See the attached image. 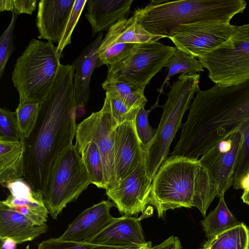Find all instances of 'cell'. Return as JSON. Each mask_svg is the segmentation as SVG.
Listing matches in <instances>:
<instances>
[{
    "instance_id": "5bb4252c",
    "label": "cell",
    "mask_w": 249,
    "mask_h": 249,
    "mask_svg": "<svg viewBox=\"0 0 249 249\" xmlns=\"http://www.w3.org/2000/svg\"><path fill=\"white\" fill-rule=\"evenodd\" d=\"M135 120L125 121L115 129L116 186L133 170L139 162L145 160V151L137 135Z\"/></svg>"
},
{
    "instance_id": "f546056e",
    "label": "cell",
    "mask_w": 249,
    "mask_h": 249,
    "mask_svg": "<svg viewBox=\"0 0 249 249\" xmlns=\"http://www.w3.org/2000/svg\"><path fill=\"white\" fill-rule=\"evenodd\" d=\"M39 104L25 102L19 104L16 111L21 134L28 138L36 124L39 110Z\"/></svg>"
},
{
    "instance_id": "d4e9b609",
    "label": "cell",
    "mask_w": 249,
    "mask_h": 249,
    "mask_svg": "<svg viewBox=\"0 0 249 249\" xmlns=\"http://www.w3.org/2000/svg\"><path fill=\"white\" fill-rule=\"evenodd\" d=\"M199 249H249V229L241 222L208 240Z\"/></svg>"
},
{
    "instance_id": "ac0fdd59",
    "label": "cell",
    "mask_w": 249,
    "mask_h": 249,
    "mask_svg": "<svg viewBox=\"0 0 249 249\" xmlns=\"http://www.w3.org/2000/svg\"><path fill=\"white\" fill-rule=\"evenodd\" d=\"M103 39V32L89 43L72 62L74 71L73 85L78 107H85L90 95V83L92 73L100 64L97 51Z\"/></svg>"
},
{
    "instance_id": "d6a6232c",
    "label": "cell",
    "mask_w": 249,
    "mask_h": 249,
    "mask_svg": "<svg viewBox=\"0 0 249 249\" xmlns=\"http://www.w3.org/2000/svg\"><path fill=\"white\" fill-rule=\"evenodd\" d=\"M19 15L12 12V18L6 29L0 38V78L2 77L6 65L15 48L14 47V30Z\"/></svg>"
},
{
    "instance_id": "8992f818",
    "label": "cell",
    "mask_w": 249,
    "mask_h": 249,
    "mask_svg": "<svg viewBox=\"0 0 249 249\" xmlns=\"http://www.w3.org/2000/svg\"><path fill=\"white\" fill-rule=\"evenodd\" d=\"M200 166L199 159L182 156L171 155L162 163L152 180L149 200L159 217L169 210L193 207Z\"/></svg>"
},
{
    "instance_id": "3957f363",
    "label": "cell",
    "mask_w": 249,
    "mask_h": 249,
    "mask_svg": "<svg viewBox=\"0 0 249 249\" xmlns=\"http://www.w3.org/2000/svg\"><path fill=\"white\" fill-rule=\"evenodd\" d=\"M247 6L244 0H152L133 12L138 23L149 33L170 38L183 25L205 22L230 23Z\"/></svg>"
},
{
    "instance_id": "b9f144b4",
    "label": "cell",
    "mask_w": 249,
    "mask_h": 249,
    "mask_svg": "<svg viewBox=\"0 0 249 249\" xmlns=\"http://www.w3.org/2000/svg\"><path fill=\"white\" fill-rule=\"evenodd\" d=\"M152 243L151 242H146L145 244L140 246L137 249H152Z\"/></svg>"
},
{
    "instance_id": "ffe728a7",
    "label": "cell",
    "mask_w": 249,
    "mask_h": 249,
    "mask_svg": "<svg viewBox=\"0 0 249 249\" xmlns=\"http://www.w3.org/2000/svg\"><path fill=\"white\" fill-rule=\"evenodd\" d=\"M133 0H88L85 18L91 25L92 36L109 28L119 20L126 18Z\"/></svg>"
},
{
    "instance_id": "484cf974",
    "label": "cell",
    "mask_w": 249,
    "mask_h": 249,
    "mask_svg": "<svg viewBox=\"0 0 249 249\" xmlns=\"http://www.w3.org/2000/svg\"><path fill=\"white\" fill-rule=\"evenodd\" d=\"M102 87L107 92L120 99L131 109L145 107L147 103L144 95V89L133 84L118 81H104Z\"/></svg>"
},
{
    "instance_id": "52a82bcc",
    "label": "cell",
    "mask_w": 249,
    "mask_h": 249,
    "mask_svg": "<svg viewBox=\"0 0 249 249\" xmlns=\"http://www.w3.org/2000/svg\"><path fill=\"white\" fill-rule=\"evenodd\" d=\"M197 58L216 85L234 86L249 81V23L235 25L229 39Z\"/></svg>"
},
{
    "instance_id": "9c48e42d",
    "label": "cell",
    "mask_w": 249,
    "mask_h": 249,
    "mask_svg": "<svg viewBox=\"0 0 249 249\" xmlns=\"http://www.w3.org/2000/svg\"><path fill=\"white\" fill-rule=\"evenodd\" d=\"M177 49L158 41L136 44L123 58L108 67L105 81L130 83L144 89Z\"/></svg>"
},
{
    "instance_id": "2e32d148",
    "label": "cell",
    "mask_w": 249,
    "mask_h": 249,
    "mask_svg": "<svg viewBox=\"0 0 249 249\" xmlns=\"http://www.w3.org/2000/svg\"><path fill=\"white\" fill-rule=\"evenodd\" d=\"M75 0H41L38 4L36 25L38 38L52 43L61 39Z\"/></svg>"
},
{
    "instance_id": "7402d4cb",
    "label": "cell",
    "mask_w": 249,
    "mask_h": 249,
    "mask_svg": "<svg viewBox=\"0 0 249 249\" xmlns=\"http://www.w3.org/2000/svg\"><path fill=\"white\" fill-rule=\"evenodd\" d=\"M162 38L147 32L133 15L129 18H122L112 25L102 39L99 47L118 43L141 44L157 42Z\"/></svg>"
},
{
    "instance_id": "44dd1931",
    "label": "cell",
    "mask_w": 249,
    "mask_h": 249,
    "mask_svg": "<svg viewBox=\"0 0 249 249\" xmlns=\"http://www.w3.org/2000/svg\"><path fill=\"white\" fill-rule=\"evenodd\" d=\"M24 140L17 141L0 138V182L7 184L24 178Z\"/></svg>"
},
{
    "instance_id": "4316f807",
    "label": "cell",
    "mask_w": 249,
    "mask_h": 249,
    "mask_svg": "<svg viewBox=\"0 0 249 249\" xmlns=\"http://www.w3.org/2000/svg\"><path fill=\"white\" fill-rule=\"evenodd\" d=\"M75 146L86 166L92 184L106 190L102 159L96 143L90 141Z\"/></svg>"
},
{
    "instance_id": "603a6c76",
    "label": "cell",
    "mask_w": 249,
    "mask_h": 249,
    "mask_svg": "<svg viewBox=\"0 0 249 249\" xmlns=\"http://www.w3.org/2000/svg\"><path fill=\"white\" fill-rule=\"evenodd\" d=\"M4 187L8 189L11 195L0 202L11 208L25 206L47 222L49 212L41 192L34 190L22 179L9 183Z\"/></svg>"
},
{
    "instance_id": "f1b7e54d",
    "label": "cell",
    "mask_w": 249,
    "mask_h": 249,
    "mask_svg": "<svg viewBox=\"0 0 249 249\" xmlns=\"http://www.w3.org/2000/svg\"><path fill=\"white\" fill-rule=\"evenodd\" d=\"M140 247L137 245L107 246L52 238L39 243L37 249H137Z\"/></svg>"
},
{
    "instance_id": "836d02e7",
    "label": "cell",
    "mask_w": 249,
    "mask_h": 249,
    "mask_svg": "<svg viewBox=\"0 0 249 249\" xmlns=\"http://www.w3.org/2000/svg\"><path fill=\"white\" fill-rule=\"evenodd\" d=\"M136 44L118 43L105 47H99L98 58L100 66L109 67L121 60L133 48Z\"/></svg>"
},
{
    "instance_id": "277c9868",
    "label": "cell",
    "mask_w": 249,
    "mask_h": 249,
    "mask_svg": "<svg viewBox=\"0 0 249 249\" xmlns=\"http://www.w3.org/2000/svg\"><path fill=\"white\" fill-rule=\"evenodd\" d=\"M53 43L32 39L14 65L12 80L19 104H41L50 93L61 64Z\"/></svg>"
},
{
    "instance_id": "8fae6325",
    "label": "cell",
    "mask_w": 249,
    "mask_h": 249,
    "mask_svg": "<svg viewBox=\"0 0 249 249\" xmlns=\"http://www.w3.org/2000/svg\"><path fill=\"white\" fill-rule=\"evenodd\" d=\"M245 133L237 130L203 155L200 164L217 189L218 196H224L233 185V174L244 142Z\"/></svg>"
},
{
    "instance_id": "e575fe53",
    "label": "cell",
    "mask_w": 249,
    "mask_h": 249,
    "mask_svg": "<svg viewBox=\"0 0 249 249\" xmlns=\"http://www.w3.org/2000/svg\"><path fill=\"white\" fill-rule=\"evenodd\" d=\"M106 96L109 101L112 123L115 128L125 121L135 119L138 109H130L120 99L108 92L106 91Z\"/></svg>"
},
{
    "instance_id": "5b68a950",
    "label": "cell",
    "mask_w": 249,
    "mask_h": 249,
    "mask_svg": "<svg viewBox=\"0 0 249 249\" xmlns=\"http://www.w3.org/2000/svg\"><path fill=\"white\" fill-rule=\"evenodd\" d=\"M199 74L182 73L174 82L167 93L155 136L145 153V171L151 180L167 159L170 144L181 126L183 116L190 107L194 94L199 90Z\"/></svg>"
},
{
    "instance_id": "83f0119b",
    "label": "cell",
    "mask_w": 249,
    "mask_h": 249,
    "mask_svg": "<svg viewBox=\"0 0 249 249\" xmlns=\"http://www.w3.org/2000/svg\"><path fill=\"white\" fill-rule=\"evenodd\" d=\"M165 67L168 70V73L160 88L158 89L160 94L163 93V87L169 84L170 79L175 75L179 73L195 74L197 72L204 71L198 60L178 49L168 59Z\"/></svg>"
},
{
    "instance_id": "ab89813d",
    "label": "cell",
    "mask_w": 249,
    "mask_h": 249,
    "mask_svg": "<svg viewBox=\"0 0 249 249\" xmlns=\"http://www.w3.org/2000/svg\"><path fill=\"white\" fill-rule=\"evenodd\" d=\"M238 189L244 190L241 198L244 203L249 205V172L241 179Z\"/></svg>"
},
{
    "instance_id": "7a4b0ae2",
    "label": "cell",
    "mask_w": 249,
    "mask_h": 249,
    "mask_svg": "<svg viewBox=\"0 0 249 249\" xmlns=\"http://www.w3.org/2000/svg\"><path fill=\"white\" fill-rule=\"evenodd\" d=\"M74 74L72 65H60L50 93L39 105L35 127L24 139V178L42 194L59 156L75 136Z\"/></svg>"
},
{
    "instance_id": "4fadbf2b",
    "label": "cell",
    "mask_w": 249,
    "mask_h": 249,
    "mask_svg": "<svg viewBox=\"0 0 249 249\" xmlns=\"http://www.w3.org/2000/svg\"><path fill=\"white\" fill-rule=\"evenodd\" d=\"M143 160L114 188L106 190L121 213L132 215L143 212L149 204L152 180L148 178Z\"/></svg>"
},
{
    "instance_id": "e0dca14e",
    "label": "cell",
    "mask_w": 249,
    "mask_h": 249,
    "mask_svg": "<svg viewBox=\"0 0 249 249\" xmlns=\"http://www.w3.org/2000/svg\"><path fill=\"white\" fill-rule=\"evenodd\" d=\"M88 243L107 246H142L146 243L139 218L124 215L112 221Z\"/></svg>"
},
{
    "instance_id": "30bf717a",
    "label": "cell",
    "mask_w": 249,
    "mask_h": 249,
    "mask_svg": "<svg viewBox=\"0 0 249 249\" xmlns=\"http://www.w3.org/2000/svg\"><path fill=\"white\" fill-rule=\"evenodd\" d=\"M115 129L108 100L105 96L102 108L79 123L75 133V145L94 141L103 164L106 190L116 186L114 148Z\"/></svg>"
},
{
    "instance_id": "cb8c5ba5",
    "label": "cell",
    "mask_w": 249,
    "mask_h": 249,
    "mask_svg": "<svg viewBox=\"0 0 249 249\" xmlns=\"http://www.w3.org/2000/svg\"><path fill=\"white\" fill-rule=\"evenodd\" d=\"M219 197V200L217 206L201 222L208 240L241 223L228 209L224 196Z\"/></svg>"
},
{
    "instance_id": "d590c367",
    "label": "cell",
    "mask_w": 249,
    "mask_h": 249,
    "mask_svg": "<svg viewBox=\"0 0 249 249\" xmlns=\"http://www.w3.org/2000/svg\"><path fill=\"white\" fill-rule=\"evenodd\" d=\"M87 0H75L70 16L67 23L62 37L57 43V51L60 54L67 45L71 43V36L77 24Z\"/></svg>"
},
{
    "instance_id": "6da1fadb",
    "label": "cell",
    "mask_w": 249,
    "mask_h": 249,
    "mask_svg": "<svg viewBox=\"0 0 249 249\" xmlns=\"http://www.w3.org/2000/svg\"><path fill=\"white\" fill-rule=\"evenodd\" d=\"M238 130L245 133L240 157L249 161V81L199 89L171 154L198 160Z\"/></svg>"
},
{
    "instance_id": "d6986e66",
    "label": "cell",
    "mask_w": 249,
    "mask_h": 249,
    "mask_svg": "<svg viewBox=\"0 0 249 249\" xmlns=\"http://www.w3.org/2000/svg\"><path fill=\"white\" fill-rule=\"evenodd\" d=\"M48 231L46 223L39 225L0 202V239L10 238L17 244L31 241Z\"/></svg>"
},
{
    "instance_id": "ba28073f",
    "label": "cell",
    "mask_w": 249,
    "mask_h": 249,
    "mask_svg": "<svg viewBox=\"0 0 249 249\" xmlns=\"http://www.w3.org/2000/svg\"><path fill=\"white\" fill-rule=\"evenodd\" d=\"M90 184L86 166L72 143L59 156L43 194L52 218L56 219L67 205L75 201Z\"/></svg>"
},
{
    "instance_id": "8d00e7d4",
    "label": "cell",
    "mask_w": 249,
    "mask_h": 249,
    "mask_svg": "<svg viewBox=\"0 0 249 249\" xmlns=\"http://www.w3.org/2000/svg\"><path fill=\"white\" fill-rule=\"evenodd\" d=\"M37 0H0V11H11L18 15H32L36 9Z\"/></svg>"
},
{
    "instance_id": "9a60e30c",
    "label": "cell",
    "mask_w": 249,
    "mask_h": 249,
    "mask_svg": "<svg viewBox=\"0 0 249 249\" xmlns=\"http://www.w3.org/2000/svg\"><path fill=\"white\" fill-rule=\"evenodd\" d=\"M109 200H103L85 209L70 224L58 238L65 241L89 242L114 219Z\"/></svg>"
},
{
    "instance_id": "f35d334b",
    "label": "cell",
    "mask_w": 249,
    "mask_h": 249,
    "mask_svg": "<svg viewBox=\"0 0 249 249\" xmlns=\"http://www.w3.org/2000/svg\"><path fill=\"white\" fill-rule=\"evenodd\" d=\"M152 249H182V246L178 237L171 236Z\"/></svg>"
},
{
    "instance_id": "7c38bea8",
    "label": "cell",
    "mask_w": 249,
    "mask_h": 249,
    "mask_svg": "<svg viewBox=\"0 0 249 249\" xmlns=\"http://www.w3.org/2000/svg\"><path fill=\"white\" fill-rule=\"evenodd\" d=\"M235 25L230 23L205 22L183 25L169 38L177 49L198 57L221 45L233 34Z\"/></svg>"
},
{
    "instance_id": "4dcf8cb0",
    "label": "cell",
    "mask_w": 249,
    "mask_h": 249,
    "mask_svg": "<svg viewBox=\"0 0 249 249\" xmlns=\"http://www.w3.org/2000/svg\"><path fill=\"white\" fill-rule=\"evenodd\" d=\"M158 99L159 98L155 105L150 109L145 110L144 107H141L138 109L135 120L137 135L142 144L145 153L156 133V129H153L150 126L148 117L151 111L157 107Z\"/></svg>"
},
{
    "instance_id": "60d3db41",
    "label": "cell",
    "mask_w": 249,
    "mask_h": 249,
    "mask_svg": "<svg viewBox=\"0 0 249 249\" xmlns=\"http://www.w3.org/2000/svg\"><path fill=\"white\" fill-rule=\"evenodd\" d=\"M2 243L1 249H16L17 243L13 240L7 238L1 241Z\"/></svg>"
},
{
    "instance_id": "74e56055",
    "label": "cell",
    "mask_w": 249,
    "mask_h": 249,
    "mask_svg": "<svg viewBox=\"0 0 249 249\" xmlns=\"http://www.w3.org/2000/svg\"><path fill=\"white\" fill-rule=\"evenodd\" d=\"M11 209L23 215L36 224L41 225L46 222L43 218L34 213L25 206H17Z\"/></svg>"
},
{
    "instance_id": "1f68e13d",
    "label": "cell",
    "mask_w": 249,
    "mask_h": 249,
    "mask_svg": "<svg viewBox=\"0 0 249 249\" xmlns=\"http://www.w3.org/2000/svg\"><path fill=\"white\" fill-rule=\"evenodd\" d=\"M0 138L7 140H24L19 129L16 111L0 108Z\"/></svg>"
}]
</instances>
